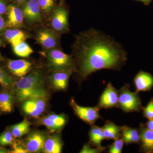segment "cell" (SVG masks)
I'll return each mask as SVG.
<instances>
[{
	"label": "cell",
	"instance_id": "6da1fadb",
	"mask_svg": "<svg viewBox=\"0 0 153 153\" xmlns=\"http://www.w3.org/2000/svg\"><path fill=\"white\" fill-rule=\"evenodd\" d=\"M72 49L75 72L81 79L102 69L120 71L127 60V52L120 43L94 28L76 36Z\"/></svg>",
	"mask_w": 153,
	"mask_h": 153
},
{
	"label": "cell",
	"instance_id": "7a4b0ae2",
	"mask_svg": "<svg viewBox=\"0 0 153 153\" xmlns=\"http://www.w3.org/2000/svg\"><path fill=\"white\" fill-rule=\"evenodd\" d=\"M44 76L38 71L21 77L15 88L18 100L24 101L29 99L47 98L48 94L44 88Z\"/></svg>",
	"mask_w": 153,
	"mask_h": 153
},
{
	"label": "cell",
	"instance_id": "3957f363",
	"mask_svg": "<svg viewBox=\"0 0 153 153\" xmlns=\"http://www.w3.org/2000/svg\"><path fill=\"white\" fill-rule=\"evenodd\" d=\"M130 85L126 84L118 91L117 107L126 113L140 112L142 110L141 101L138 94L131 91Z\"/></svg>",
	"mask_w": 153,
	"mask_h": 153
},
{
	"label": "cell",
	"instance_id": "277c9868",
	"mask_svg": "<svg viewBox=\"0 0 153 153\" xmlns=\"http://www.w3.org/2000/svg\"><path fill=\"white\" fill-rule=\"evenodd\" d=\"M49 68L55 71H75V65L72 56L67 55L59 49H50L47 54Z\"/></svg>",
	"mask_w": 153,
	"mask_h": 153
},
{
	"label": "cell",
	"instance_id": "5b68a950",
	"mask_svg": "<svg viewBox=\"0 0 153 153\" xmlns=\"http://www.w3.org/2000/svg\"><path fill=\"white\" fill-rule=\"evenodd\" d=\"M70 104L75 114L85 123L93 125L99 119L101 118L99 114L100 109L97 106L94 107L80 106L72 99Z\"/></svg>",
	"mask_w": 153,
	"mask_h": 153
},
{
	"label": "cell",
	"instance_id": "8992f818",
	"mask_svg": "<svg viewBox=\"0 0 153 153\" xmlns=\"http://www.w3.org/2000/svg\"><path fill=\"white\" fill-rule=\"evenodd\" d=\"M118 102V91L111 82L108 84L100 98L97 106L99 108H108L117 107Z\"/></svg>",
	"mask_w": 153,
	"mask_h": 153
},
{
	"label": "cell",
	"instance_id": "52a82bcc",
	"mask_svg": "<svg viewBox=\"0 0 153 153\" xmlns=\"http://www.w3.org/2000/svg\"><path fill=\"white\" fill-rule=\"evenodd\" d=\"M23 102L22 108L24 112L32 117H37L41 115L46 108V99H29Z\"/></svg>",
	"mask_w": 153,
	"mask_h": 153
},
{
	"label": "cell",
	"instance_id": "ba28073f",
	"mask_svg": "<svg viewBox=\"0 0 153 153\" xmlns=\"http://www.w3.org/2000/svg\"><path fill=\"white\" fill-rule=\"evenodd\" d=\"M46 137L41 132L33 131L29 134L25 146L28 153H37L43 150Z\"/></svg>",
	"mask_w": 153,
	"mask_h": 153
},
{
	"label": "cell",
	"instance_id": "9c48e42d",
	"mask_svg": "<svg viewBox=\"0 0 153 153\" xmlns=\"http://www.w3.org/2000/svg\"><path fill=\"white\" fill-rule=\"evenodd\" d=\"M68 11L63 7L56 9L52 21V27L60 32H66L68 28Z\"/></svg>",
	"mask_w": 153,
	"mask_h": 153
},
{
	"label": "cell",
	"instance_id": "30bf717a",
	"mask_svg": "<svg viewBox=\"0 0 153 153\" xmlns=\"http://www.w3.org/2000/svg\"><path fill=\"white\" fill-rule=\"evenodd\" d=\"M136 93L149 91L153 87V76L149 72L140 71L138 72L134 79Z\"/></svg>",
	"mask_w": 153,
	"mask_h": 153
},
{
	"label": "cell",
	"instance_id": "8fae6325",
	"mask_svg": "<svg viewBox=\"0 0 153 153\" xmlns=\"http://www.w3.org/2000/svg\"><path fill=\"white\" fill-rule=\"evenodd\" d=\"M140 134V150L143 152L153 153V131L148 129L144 123L138 128Z\"/></svg>",
	"mask_w": 153,
	"mask_h": 153
},
{
	"label": "cell",
	"instance_id": "7c38bea8",
	"mask_svg": "<svg viewBox=\"0 0 153 153\" xmlns=\"http://www.w3.org/2000/svg\"><path fill=\"white\" fill-rule=\"evenodd\" d=\"M73 72L67 70L56 71L50 76V82L52 86L57 90H65L68 86L69 77Z\"/></svg>",
	"mask_w": 153,
	"mask_h": 153
},
{
	"label": "cell",
	"instance_id": "4fadbf2b",
	"mask_svg": "<svg viewBox=\"0 0 153 153\" xmlns=\"http://www.w3.org/2000/svg\"><path fill=\"white\" fill-rule=\"evenodd\" d=\"M7 67L12 74L18 77H22L30 71L32 64L25 60H10L7 62Z\"/></svg>",
	"mask_w": 153,
	"mask_h": 153
},
{
	"label": "cell",
	"instance_id": "5bb4252c",
	"mask_svg": "<svg viewBox=\"0 0 153 153\" xmlns=\"http://www.w3.org/2000/svg\"><path fill=\"white\" fill-rule=\"evenodd\" d=\"M40 9V6L36 0H29L25 3L22 12L24 16L27 20L38 22L42 19Z\"/></svg>",
	"mask_w": 153,
	"mask_h": 153
},
{
	"label": "cell",
	"instance_id": "9a60e30c",
	"mask_svg": "<svg viewBox=\"0 0 153 153\" xmlns=\"http://www.w3.org/2000/svg\"><path fill=\"white\" fill-rule=\"evenodd\" d=\"M120 137L127 145L131 144H140V134L138 128L130 127L127 126H121Z\"/></svg>",
	"mask_w": 153,
	"mask_h": 153
},
{
	"label": "cell",
	"instance_id": "2e32d148",
	"mask_svg": "<svg viewBox=\"0 0 153 153\" xmlns=\"http://www.w3.org/2000/svg\"><path fill=\"white\" fill-rule=\"evenodd\" d=\"M37 40L43 47L47 49H53L57 44V37L53 32L49 30L40 31L37 35Z\"/></svg>",
	"mask_w": 153,
	"mask_h": 153
},
{
	"label": "cell",
	"instance_id": "e0dca14e",
	"mask_svg": "<svg viewBox=\"0 0 153 153\" xmlns=\"http://www.w3.org/2000/svg\"><path fill=\"white\" fill-rule=\"evenodd\" d=\"M7 25L9 27H16L20 26L24 20V15L21 9L14 5L8 7Z\"/></svg>",
	"mask_w": 153,
	"mask_h": 153
},
{
	"label": "cell",
	"instance_id": "ac0fdd59",
	"mask_svg": "<svg viewBox=\"0 0 153 153\" xmlns=\"http://www.w3.org/2000/svg\"><path fill=\"white\" fill-rule=\"evenodd\" d=\"M63 144L60 136H51L46 139L43 151L46 153H60L62 152Z\"/></svg>",
	"mask_w": 153,
	"mask_h": 153
},
{
	"label": "cell",
	"instance_id": "d6986e66",
	"mask_svg": "<svg viewBox=\"0 0 153 153\" xmlns=\"http://www.w3.org/2000/svg\"><path fill=\"white\" fill-rule=\"evenodd\" d=\"M89 143L94 147L103 149L105 147L101 146V142L105 139L102 128L94 124L91 126L89 132Z\"/></svg>",
	"mask_w": 153,
	"mask_h": 153
},
{
	"label": "cell",
	"instance_id": "ffe728a7",
	"mask_svg": "<svg viewBox=\"0 0 153 153\" xmlns=\"http://www.w3.org/2000/svg\"><path fill=\"white\" fill-rule=\"evenodd\" d=\"M105 139L116 140L120 137L121 126H119L107 120L102 128Z\"/></svg>",
	"mask_w": 153,
	"mask_h": 153
},
{
	"label": "cell",
	"instance_id": "44dd1931",
	"mask_svg": "<svg viewBox=\"0 0 153 153\" xmlns=\"http://www.w3.org/2000/svg\"><path fill=\"white\" fill-rule=\"evenodd\" d=\"M5 37L7 40L12 44L13 47L25 41L26 36L23 31L19 30H9L6 31Z\"/></svg>",
	"mask_w": 153,
	"mask_h": 153
},
{
	"label": "cell",
	"instance_id": "7402d4cb",
	"mask_svg": "<svg viewBox=\"0 0 153 153\" xmlns=\"http://www.w3.org/2000/svg\"><path fill=\"white\" fill-rule=\"evenodd\" d=\"M30 123L27 120H25L22 122L12 126L10 131L14 137H19L27 133L30 130Z\"/></svg>",
	"mask_w": 153,
	"mask_h": 153
},
{
	"label": "cell",
	"instance_id": "603a6c76",
	"mask_svg": "<svg viewBox=\"0 0 153 153\" xmlns=\"http://www.w3.org/2000/svg\"><path fill=\"white\" fill-rule=\"evenodd\" d=\"M13 97L10 93L4 92L0 94V109L4 112H10L13 108Z\"/></svg>",
	"mask_w": 153,
	"mask_h": 153
},
{
	"label": "cell",
	"instance_id": "cb8c5ba5",
	"mask_svg": "<svg viewBox=\"0 0 153 153\" xmlns=\"http://www.w3.org/2000/svg\"><path fill=\"white\" fill-rule=\"evenodd\" d=\"M14 53L19 57H27L33 52L31 47L25 41L20 42L19 44L13 47Z\"/></svg>",
	"mask_w": 153,
	"mask_h": 153
},
{
	"label": "cell",
	"instance_id": "d4e9b609",
	"mask_svg": "<svg viewBox=\"0 0 153 153\" xmlns=\"http://www.w3.org/2000/svg\"><path fill=\"white\" fill-rule=\"evenodd\" d=\"M14 83V79L7 72L0 68V84L3 87L10 88Z\"/></svg>",
	"mask_w": 153,
	"mask_h": 153
},
{
	"label": "cell",
	"instance_id": "484cf974",
	"mask_svg": "<svg viewBox=\"0 0 153 153\" xmlns=\"http://www.w3.org/2000/svg\"><path fill=\"white\" fill-rule=\"evenodd\" d=\"M14 137L11 131H4L0 134V145L5 146L13 143Z\"/></svg>",
	"mask_w": 153,
	"mask_h": 153
},
{
	"label": "cell",
	"instance_id": "4316f807",
	"mask_svg": "<svg viewBox=\"0 0 153 153\" xmlns=\"http://www.w3.org/2000/svg\"><path fill=\"white\" fill-rule=\"evenodd\" d=\"M47 117L56 123L60 129L65 126L67 122V119L64 114H50Z\"/></svg>",
	"mask_w": 153,
	"mask_h": 153
},
{
	"label": "cell",
	"instance_id": "83f0119b",
	"mask_svg": "<svg viewBox=\"0 0 153 153\" xmlns=\"http://www.w3.org/2000/svg\"><path fill=\"white\" fill-rule=\"evenodd\" d=\"M120 137L117 139L114 140V142L109 148L110 153H121L122 151L124 144L123 140V139L120 138Z\"/></svg>",
	"mask_w": 153,
	"mask_h": 153
},
{
	"label": "cell",
	"instance_id": "f1b7e54d",
	"mask_svg": "<svg viewBox=\"0 0 153 153\" xmlns=\"http://www.w3.org/2000/svg\"><path fill=\"white\" fill-rule=\"evenodd\" d=\"M40 8L45 12H50L54 6V0H36Z\"/></svg>",
	"mask_w": 153,
	"mask_h": 153
},
{
	"label": "cell",
	"instance_id": "f546056e",
	"mask_svg": "<svg viewBox=\"0 0 153 153\" xmlns=\"http://www.w3.org/2000/svg\"><path fill=\"white\" fill-rule=\"evenodd\" d=\"M41 122L42 124L47 127V128L51 131H55L60 129L59 126L47 116L43 117L41 120Z\"/></svg>",
	"mask_w": 153,
	"mask_h": 153
},
{
	"label": "cell",
	"instance_id": "4dcf8cb0",
	"mask_svg": "<svg viewBox=\"0 0 153 153\" xmlns=\"http://www.w3.org/2000/svg\"><path fill=\"white\" fill-rule=\"evenodd\" d=\"M143 116L149 120L153 119V99L151 100L146 106L143 108Z\"/></svg>",
	"mask_w": 153,
	"mask_h": 153
},
{
	"label": "cell",
	"instance_id": "1f68e13d",
	"mask_svg": "<svg viewBox=\"0 0 153 153\" xmlns=\"http://www.w3.org/2000/svg\"><path fill=\"white\" fill-rule=\"evenodd\" d=\"M107 147L100 149L97 147L93 148L90 144H85L79 152L80 153H100L105 150Z\"/></svg>",
	"mask_w": 153,
	"mask_h": 153
},
{
	"label": "cell",
	"instance_id": "d6a6232c",
	"mask_svg": "<svg viewBox=\"0 0 153 153\" xmlns=\"http://www.w3.org/2000/svg\"><path fill=\"white\" fill-rule=\"evenodd\" d=\"M11 153H28L27 150L26 149L25 146L20 145L19 144L15 143L13 145V149L11 151Z\"/></svg>",
	"mask_w": 153,
	"mask_h": 153
},
{
	"label": "cell",
	"instance_id": "836d02e7",
	"mask_svg": "<svg viewBox=\"0 0 153 153\" xmlns=\"http://www.w3.org/2000/svg\"><path fill=\"white\" fill-rule=\"evenodd\" d=\"M7 11V7L4 3L0 0V15H3Z\"/></svg>",
	"mask_w": 153,
	"mask_h": 153
},
{
	"label": "cell",
	"instance_id": "e575fe53",
	"mask_svg": "<svg viewBox=\"0 0 153 153\" xmlns=\"http://www.w3.org/2000/svg\"><path fill=\"white\" fill-rule=\"evenodd\" d=\"M144 124L148 129L153 131V119L149 120L148 122L144 123Z\"/></svg>",
	"mask_w": 153,
	"mask_h": 153
},
{
	"label": "cell",
	"instance_id": "d590c367",
	"mask_svg": "<svg viewBox=\"0 0 153 153\" xmlns=\"http://www.w3.org/2000/svg\"><path fill=\"white\" fill-rule=\"evenodd\" d=\"M134 1H138L143 3L145 5L148 6L151 4L152 0H134Z\"/></svg>",
	"mask_w": 153,
	"mask_h": 153
},
{
	"label": "cell",
	"instance_id": "8d00e7d4",
	"mask_svg": "<svg viewBox=\"0 0 153 153\" xmlns=\"http://www.w3.org/2000/svg\"><path fill=\"white\" fill-rule=\"evenodd\" d=\"M5 26V22L2 17L0 16V31L2 30Z\"/></svg>",
	"mask_w": 153,
	"mask_h": 153
},
{
	"label": "cell",
	"instance_id": "74e56055",
	"mask_svg": "<svg viewBox=\"0 0 153 153\" xmlns=\"http://www.w3.org/2000/svg\"><path fill=\"white\" fill-rule=\"evenodd\" d=\"M9 151L8 150L6 149H4L3 148H0V153H9Z\"/></svg>",
	"mask_w": 153,
	"mask_h": 153
},
{
	"label": "cell",
	"instance_id": "f35d334b",
	"mask_svg": "<svg viewBox=\"0 0 153 153\" xmlns=\"http://www.w3.org/2000/svg\"><path fill=\"white\" fill-rule=\"evenodd\" d=\"M16 1L17 2H18L22 3L23 2H24V1H25V0H16Z\"/></svg>",
	"mask_w": 153,
	"mask_h": 153
},
{
	"label": "cell",
	"instance_id": "ab89813d",
	"mask_svg": "<svg viewBox=\"0 0 153 153\" xmlns=\"http://www.w3.org/2000/svg\"><path fill=\"white\" fill-rule=\"evenodd\" d=\"M1 56H0V61H1Z\"/></svg>",
	"mask_w": 153,
	"mask_h": 153
},
{
	"label": "cell",
	"instance_id": "60d3db41",
	"mask_svg": "<svg viewBox=\"0 0 153 153\" xmlns=\"http://www.w3.org/2000/svg\"><path fill=\"white\" fill-rule=\"evenodd\" d=\"M1 41H0V46H1Z\"/></svg>",
	"mask_w": 153,
	"mask_h": 153
}]
</instances>
